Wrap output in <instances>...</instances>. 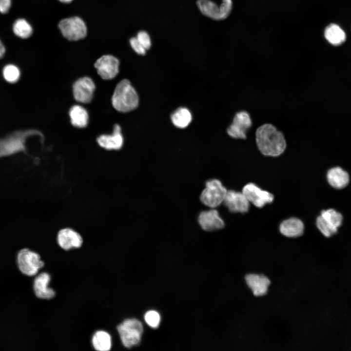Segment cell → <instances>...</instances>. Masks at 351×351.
<instances>
[{"label": "cell", "mask_w": 351, "mask_h": 351, "mask_svg": "<svg viewBox=\"0 0 351 351\" xmlns=\"http://www.w3.org/2000/svg\"><path fill=\"white\" fill-rule=\"evenodd\" d=\"M255 142L259 153L269 157L282 155L287 147L284 134L270 123H264L256 129Z\"/></svg>", "instance_id": "obj_1"}, {"label": "cell", "mask_w": 351, "mask_h": 351, "mask_svg": "<svg viewBox=\"0 0 351 351\" xmlns=\"http://www.w3.org/2000/svg\"><path fill=\"white\" fill-rule=\"evenodd\" d=\"M138 97L128 79H123L116 86L112 97L114 108L118 112L126 113L135 110L138 105Z\"/></svg>", "instance_id": "obj_2"}, {"label": "cell", "mask_w": 351, "mask_h": 351, "mask_svg": "<svg viewBox=\"0 0 351 351\" xmlns=\"http://www.w3.org/2000/svg\"><path fill=\"white\" fill-rule=\"evenodd\" d=\"M18 268L21 273L28 277L37 275L45 266L40 255L28 248L20 250L16 255Z\"/></svg>", "instance_id": "obj_3"}, {"label": "cell", "mask_w": 351, "mask_h": 351, "mask_svg": "<svg viewBox=\"0 0 351 351\" xmlns=\"http://www.w3.org/2000/svg\"><path fill=\"white\" fill-rule=\"evenodd\" d=\"M117 330L123 346L130 349L139 345L143 332V327L136 318L125 319L117 327Z\"/></svg>", "instance_id": "obj_4"}, {"label": "cell", "mask_w": 351, "mask_h": 351, "mask_svg": "<svg viewBox=\"0 0 351 351\" xmlns=\"http://www.w3.org/2000/svg\"><path fill=\"white\" fill-rule=\"evenodd\" d=\"M227 192L226 188L220 180L212 179L206 182L200 199L205 206L214 209L223 202Z\"/></svg>", "instance_id": "obj_5"}, {"label": "cell", "mask_w": 351, "mask_h": 351, "mask_svg": "<svg viewBox=\"0 0 351 351\" xmlns=\"http://www.w3.org/2000/svg\"><path fill=\"white\" fill-rule=\"evenodd\" d=\"M253 126L250 113L245 110L236 112L226 130L227 135L234 139H246L249 130Z\"/></svg>", "instance_id": "obj_6"}, {"label": "cell", "mask_w": 351, "mask_h": 351, "mask_svg": "<svg viewBox=\"0 0 351 351\" xmlns=\"http://www.w3.org/2000/svg\"><path fill=\"white\" fill-rule=\"evenodd\" d=\"M196 5L204 16L214 20H223L230 14L233 8L232 0H221L218 5L211 0H197Z\"/></svg>", "instance_id": "obj_7"}, {"label": "cell", "mask_w": 351, "mask_h": 351, "mask_svg": "<svg viewBox=\"0 0 351 351\" xmlns=\"http://www.w3.org/2000/svg\"><path fill=\"white\" fill-rule=\"evenodd\" d=\"M343 216L333 209L323 210L316 219V225L324 236L329 237L335 234L341 225Z\"/></svg>", "instance_id": "obj_8"}, {"label": "cell", "mask_w": 351, "mask_h": 351, "mask_svg": "<svg viewBox=\"0 0 351 351\" xmlns=\"http://www.w3.org/2000/svg\"><path fill=\"white\" fill-rule=\"evenodd\" d=\"M58 28L62 36L70 41L81 39L87 35L85 22L77 16L62 19L58 23Z\"/></svg>", "instance_id": "obj_9"}, {"label": "cell", "mask_w": 351, "mask_h": 351, "mask_svg": "<svg viewBox=\"0 0 351 351\" xmlns=\"http://www.w3.org/2000/svg\"><path fill=\"white\" fill-rule=\"evenodd\" d=\"M56 240L59 247L65 251L80 248L83 243L81 235L70 227L60 229L57 234Z\"/></svg>", "instance_id": "obj_10"}, {"label": "cell", "mask_w": 351, "mask_h": 351, "mask_svg": "<svg viewBox=\"0 0 351 351\" xmlns=\"http://www.w3.org/2000/svg\"><path fill=\"white\" fill-rule=\"evenodd\" d=\"M51 276L47 272H42L35 276L32 289L35 296L40 300H51L56 296L55 290L50 287Z\"/></svg>", "instance_id": "obj_11"}, {"label": "cell", "mask_w": 351, "mask_h": 351, "mask_svg": "<svg viewBox=\"0 0 351 351\" xmlns=\"http://www.w3.org/2000/svg\"><path fill=\"white\" fill-rule=\"evenodd\" d=\"M242 192L250 203L258 208H262L266 204L272 203L274 198L273 194L253 183L245 185Z\"/></svg>", "instance_id": "obj_12"}, {"label": "cell", "mask_w": 351, "mask_h": 351, "mask_svg": "<svg viewBox=\"0 0 351 351\" xmlns=\"http://www.w3.org/2000/svg\"><path fill=\"white\" fill-rule=\"evenodd\" d=\"M98 74L104 79L114 78L118 73L119 61L111 55H103L94 64Z\"/></svg>", "instance_id": "obj_13"}, {"label": "cell", "mask_w": 351, "mask_h": 351, "mask_svg": "<svg viewBox=\"0 0 351 351\" xmlns=\"http://www.w3.org/2000/svg\"><path fill=\"white\" fill-rule=\"evenodd\" d=\"M95 90L94 82L88 77L77 79L73 86V93L75 99L83 103H87L91 101Z\"/></svg>", "instance_id": "obj_14"}, {"label": "cell", "mask_w": 351, "mask_h": 351, "mask_svg": "<svg viewBox=\"0 0 351 351\" xmlns=\"http://www.w3.org/2000/svg\"><path fill=\"white\" fill-rule=\"evenodd\" d=\"M232 213H244L249 211L250 202L242 192L227 191L223 202Z\"/></svg>", "instance_id": "obj_15"}, {"label": "cell", "mask_w": 351, "mask_h": 351, "mask_svg": "<svg viewBox=\"0 0 351 351\" xmlns=\"http://www.w3.org/2000/svg\"><path fill=\"white\" fill-rule=\"evenodd\" d=\"M198 221L202 229L206 231L221 229L225 226L224 221L214 208L201 212L198 215Z\"/></svg>", "instance_id": "obj_16"}, {"label": "cell", "mask_w": 351, "mask_h": 351, "mask_svg": "<svg viewBox=\"0 0 351 351\" xmlns=\"http://www.w3.org/2000/svg\"><path fill=\"white\" fill-rule=\"evenodd\" d=\"M99 146L107 150H118L123 144V137L120 126L115 124L111 135H102L97 138Z\"/></svg>", "instance_id": "obj_17"}, {"label": "cell", "mask_w": 351, "mask_h": 351, "mask_svg": "<svg viewBox=\"0 0 351 351\" xmlns=\"http://www.w3.org/2000/svg\"><path fill=\"white\" fill-rule=\"evenodd\" d=\"M245 281L254 295L256 296L266 294L270 285V280L267 276L256 273L247 274Z\"/></svg>", "instance_id": "obj_18"}, {"label": "cell", "mask_w": 351, "mask_h": 351, "mask_svg": "<svg viewBox=\"0 0 351 351\" xmlns=\"http://www.w3.org/2000/svg\"><path fill=\"white\" fill-rule=\"evenodd\" d=\"M281 234L288 237H297L303 234L304 225L303 222L296 217H291L283 221L279 226Z\"/></svg>", "instance_id": "obj_19"}, {"label": "cell", "mask_w": 351, "mask_h": 351, "mask_svg": "<svg viewBox=\"0 0 351 351\" xmlns=\"http://www.w3.org/2000/svg\"><path fill=\"white\" fill-rule=\"evenodd\" d=\"M327 179L329 184L337 189H343L350 182L348 173L340 167H333L329 170Z\"/></svg>", "instance_id": "obj_20"}, {"label": "cell", "mask_w": 351, "mask_h": 351, "mask_svg": "<svg viewBox=\"0 0 351 351\" xmlns=\"http://www.w3.org/2000/svg\"><path fill=\"white\" fill-rule=\"evenodd\" d=\"M91 344L96 351H109L112 347L110 334L102 330L95 332L91 337Z\"/></svg>", "instance_id": "obj_21"}, {"label": "cell", "mask_w": 351, "mask_h": 351, "mask_svg": "<svg viewBox=\"0 0 351 351\" xmlns=\"http://www.w3.org/2000/svg\"><path fill=\"white\" fill-rule=\"evenodd\" d=\"M69 117L72 124L77 128L85 127L89 121V115L87 110L79 105L73 106L70 109Z\"/></svg>", "instance_id": "obj_22"}, {"label": "cell", "mask_w": 351, "mask_h": 351, "mask_svg": "<svg viewBox=\"0 0 351 351\" xmlns=\"http://www.w3.org/2000/svg\"><path fill=\"white\" fill-rule=\"evenodd\" d=\"M324 36L331 44L338 46L343 43L346 39L344 31L334 23L329 24L324 30Z\"/></svg>", "instance_id": "obj_23"}, {"label": "cell", "mask_w": 351, "mask_h": 351, "mask_svg": "<svg viewBox=\"0 0 351 351\" xmlns=\"http://www.w3.org/2000/svg\"><path fill=\"white\" fill-rule=\"evenodd\" d=\"M173 124L179 128L187 127L192 121V115L190 111L184 107L177 109L171 115Z\"/></svg>", "instance_id": "obj_24"}, {"label": "cell", "mask_w": 351, "mask_h": 351, "mask_svg": "<svg viewBox=\"0 0 351 351\" xmlns=\"http://www.w3.org/2000/svg\"><path fill=\"white\" fill-rule=\"evenodd\" d=\"M14 34L22 39L30 37L33 32V29L30 23L23 19H19L15 21L13 26Z\"/></svg>", "instance_id": "obj_25"}, {"label": "cell", "mask_w": 351, "mask_h": 351, "mask_svg": "<svg viewBox=\"0 0 351 351\" xmlns=\"http://www.w3.org/2000/svg\"><path fill=\"white\" fill-rule=\"evenodd\" d=\"M2 75L6 81L10 83H15L19 80L20 73L17 66L10 64L4 66L2 70Z\"/></svg>", "instance_id": "obj_26"}, {"label": "cell", "mask_w": 351, "mask_h": 351, "mask_svg": "<svg viewBox=\"0 0 351 351\" xmlns=\"http://www.w3.org/2000/svg\"><path fill=\"white\" fill-rule=\"evenodd\" d=\"M146 323L151 328L156 329L158 327L160 322V316L155 311H149L144 315Z\"/></svg>", "instance_id": "obj_27"}, {"label": "cell", "mask_w": 351, "mask_h": 351, "mask_svg": "<svg viewBox=\"0 0 351 351\" xmlns=\"http://www.w3.org/2000/svg\"><path fill=\"white\" fill-rule=\"evenodd\" d=\"M140 43L147 51L152 46L151 38L147 32L144 30L139 31L136 37Z\"/></svg>", "instance_id": "obj_28"}, {"label": "cell", "mask_w": 351, "mask_h": 351, "mask_svg": "<svg viewBox=\"0 0 351 351\" xmlns=\"http://www.w3.org/2000/svg\"><path fill=\"white\" fill-rule=\"evenodd\" d=\"M130 44L133 50L137 54L144 55L147 50L140 43L136 37H132L129 40Z\"/></svg>", "instance_id": "obj_29"}, {"label": "cell", "mask_w": 351, "mask_h": 351, "mask_svg": "<svg viewBox=\"0 0 351 351\" xmlns=\"http://www.w3.org/2000/svg\"><path fill=\"white\" fill-rule=\"evenodd\" d=\"M11 0H0V12L6 13L10 8Z\"/></svg>", "instance_id": "obj_30"}, {"label": "cell", "mask_w": 351, "mask_h": 351, "mask_svg": "<svg viewBox=\"0 0 351 351\" xmlns=\"http://www.w3.org/2000/svg\"><path fill=\"white\" fill-rule=\"evenodd\" d=\"M5 52V47L0 40V58H2L4 55Z\"/></svg>", "instance_id": "obj_31"}, {"label": "cell", "mask_w": 351, "mask_h": 351, "mask_svg": "<svg viewBox=\"0 0 351 351\" xmlns=\"http://www.w3.org/2000/svg\"><path fill=\"white\" fill-rule=\"evenodd\" d=\"M60 2L64 3H68L72 2L73 0H58Z\"/></svg>", "instance_id": "obj_32"}]
</instances>
